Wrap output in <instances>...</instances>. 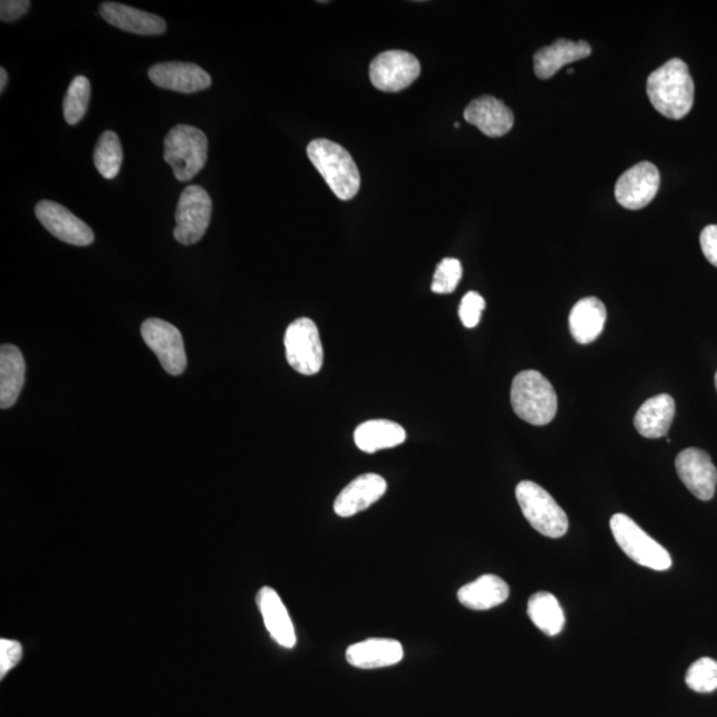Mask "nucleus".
Here are the masks:
<instances>
[{"mask_svg":"<svg viewBox=\"0 0 717 717\" xmlns=\"http://www.w3.org/2000/svg\"><path fill=\"white\" fill-rule=\"evenodd\" d=\"M647 94L665 118H686L694 107L695 86L685 61L671 59L655 70L647 79Z\"/></svg>","mask_w":717,"mask_h":717,"instance_id":"obj_1","label":"nucleus"},{"mask_svg":"<svg viewBox=\"0 0 717 717\" xmlns=\"http://www.w3.org/2000/svg\"><path fill=\"white\" fill-rule=\"evenodd\" d=\"M307 156L339 200L350 201L359 193L358 166L339 143L326 139L312 140L307 147Z\"/></svg>","mask_w":717,"mask_h":717,"instance_id":"obj_2","label":"nucleus"},{"mask_svg":"<svg viewBox=\"0 0 717 717\" xmlns=\"http://www.w3.org/2000/svg\"><path fill=\"white\" fill-rule=\"evenodd\" d=\"M511 407L531 426H546L556 418L558 400L551 382L541 372L522 371L511 382Z\"/></svg>","mask_w":717,"mask_h":717,"instance_id":"obj_3","label":"nucleus"},{"mask_svg":"<svg viewBox=\"0 0 717 717\" xmlns=\"http://www.w3.org/2000/svg\"><path fill=\"white\" fill-rule=\"evenodd\" d=\"M163 149V160L181 182L195 179L208 161L207 135L196 127L180 125L170 129Z\"/></svg>","mask_w":717,"mask_h":717,"instance_id":"obj_4","label":"nucleus"},{"mask_svg":"<svg viewBox=\"0 0 717 717\" xmlns=\"http://www.w3.org/2000/svg\"><path fill=\"white\" fill-rule=\"evenodd\" d=\"M516 497L526 520L542 536L559 538L568 532V516L541 485L521 481L517 485Z\"/></svg>","mask_w":717,"mask_h":717,"instance_id":"obj_5","label":"nucleus"},{"mask_svg":"<svg viewBox=\"0 0 717 717\" xmlns=\"http://www.w3.org/2000/svg\"><path fill=\"white\" fill-rule=\"evenodd\" d=\"M610 529L619 548L634 562L657 571L671 568V556L668 555L664 546L648 536L630 517L621 514L614 515L610 520Z\"/></svg>","mask_w":717,"mask_h":717,"instance_id":"obj_6","label":"nucleus"},{"mask_svg":"<svg viewBox=\"0 0 717 717\" xmlns=\"http://www.w3.org/2000/svg\"><path fill=\"white\" fill-rule=\"evenodd\" d=\"M286 359L299 374L311 377L323 366V345L316 323L309 318L297 319L285 335Z\"/></svg>","mask_w":717,"mask_h":717,"instance_id":"obj_7","label":"nucleus"},{"mask_svg":"<svg viewBox=\"0 0 717 717\" xmlns=\"http://www.w3.org/2000/svg\"><path fill=\"white\" fill-rule=\"evenodd\" d=\"M213 202L202 187L183 189L176 209L175 238L181 245L200 242L210 225Z\"/></svg>","mask_w":717,"mask_h":717,"instance_id":"obj_8","label":"nucleus"},{"mask_svg":"<svg viewBox=\"0 0 717 717\" xmlns=\"http://www.w3.org/2000/svg\"><path fill=\"white\" fill-rule=\"evenodd\" d=\"M421 66L411 52L392 50L378 54L370 66L371 83L382 92H400L419 78Z\"/></svg>","mask_w":717,"mask_h":717,"instance_id":"obj_9","label":"nucleus"},{"mask_svg":"<svg viewBox=\"0 0 717 717\" xmlns=\"http://www.w3.org/2000/svg\"><path fill=\"white\" fill-rule=\"evenodd\" d=\"M143 341L152 350L169 375L179 377L188 366L182 335L175 326L161 319H148L141 326Z\"/></svg>","mask_w":717,"mask_h":717,"instance_id":"obj_10","label":"nucleus"},{"mask_svg":"<svg viewBox=\"0 0 717 717\" xmlns=\"http://www.w3.org/2000/svg\"><path fill=\"white\" fill-rule=\"evenodd\" d=\"M676 472L691 494L701 501L713 500L717 484V469L711 456L698 448H687L676 457Z\"/></svg>","mask_w":717,"mask_h":717,"instance_id":"obj_11","label":"nucleus"},{"mask_svg":"<svg viewBox=\"0 0 717 717\" xmlns=\"http://www.w3.org/2000/svg\"><path fill=\"white\" fill-rule=\"evenodd\" d=\"M659 186L658 168L651 162H639L619 177L616 198L626 209H644L657 196Z\"/></svg>","mask_w":717,"mask_h":717,"instance_id":"obj_12","label":"nucleus"},{"mask_svg":"<svg viewBox=\"0 0 717 717\" xmlns=\"http://www.w3.org/2000/svg\"><path fill=\"white\" fill-rule=\"evenodd\" d=\"M36 215L40 223L60 241L73 246H88L94 241L92 229L63 205L40 201L37 205Z\"/></svg>","mask_w":717,"mask_h":717,"instance_id":"obj_13","label":"nucleus"},{"mask_svg":"<svg viewBox=\"0 0 717 717\" xmlns=\"http://www.w3.org/2000/svg\"><path fill=\"white\" fill-rule=\"evenodd\" d=\"M148 77L155 86L180 93L200 92L211 86V78L207 71L200 66L183 61L155 64L150 67Z\"/></svg>","mask_w":717,"mask_h":717,"instance_id":"obj_14","label":"nucleus"},{"mask_svg":"<svg viewBox=\"0 0 717 717\" xmlns=\"http://www.w3.org/2000/svg\"><path fill=\"white\" fill-rule=\"evenodd\" d=\"M464 119L475 126L488 138H502L515 126L511 109L494 96H481L470 102L464 111Z\"/></svg>","mask_w":717,"mask_h":717,"instance_id":"obj_15","label":"nucleus"},{"mask_svg":"<svg viewBox=\"0 0 717 717\" xmlns=\"http://www.w3.org/2000/svg\"><path fill=\"white\" fill-rule=\"evenodd\" d=\"M386 491L385 478L375 474L361 475L340 491L333 502V511L339 517H352L378 502Z\"/></svg>","mask_w":717,"mask_h":717,"instance_id":"obj_16","label":"nucleus"},{"mask_svg":"<svg viewBox=\"0 0 717 717\" xmlns=\"http://www.w3.org/2000/svg\"><path fill=\"white\" fill-rule=\"evenodd\" d=\"M100 13L109 24L138 36H161L167 31V22L161 17L131 6L104 2L100 6Z\"/></svg>","mask_w":717,"mask_h":717,"instance_id":"obj_17","label":"nucleus"},{"mask_svg":"<svg viewBox=\"0 0 717 717\" xmlns=\"http://www.w3.org/2000/svg\"><path fill=\"white\" fill-rule=\"evenodd\" d=\"M405 657L400 641L368 639L347 648L348 664L360 669H375L400 664Z\"/></svg>","mask_w":717,"mask_h":717,"instance_id":"obj_18","label":"nucleus"},{"mask_svg":"<svg viewBox=\"0 0 717 717\" xmlns=\"http://www.w3.org/2000/svg\"><path fill=\"white\" fill-rule=\"evenodd\" d=\"M257 605L262 614L266 628L279 646L292 648L297 645V635L282 599L271 587H263L257 596Z\"/></svg>","mask_w":717,"mask_h":717,"instance_id":"obj_19","label":"nucleus"},{"mask_svg":"<svg viewBox=\"0 0 717 717\" xmlns=\"http://www.w3.org/2000/svg\"><path fill=\"white\" fill-rule=\"evenodd\" d=\"M591 46L585 40L558 39L556 43L544 47L535 53V72L537 78L546 80L555 77L562 67L590 57Z\"/></svg>","mask_w":717,"mask_h":717,"instance_id":"obj_20","label":"nucleus"},{"mask_svg":"<svg viewBox=\"0 0 717 717\" xmlns=\"http://www.w3.org/2000/svg\"><path fill=\"white\" fill-rule=\"evenodd\" d=\"M509 586L494 574H485L474 582L462 586L457 598L467 609L484 611L500 606L509 598Z\"/></svg>","mask_w":717,"mask_h":717,"instance_id":"obj_21","label":"nucleus"},{"mask_svg":"<svg viewBox=\"0 0 717 717\" xmlns=\"http://www.w3.org/2000/svg\"><path fill=\"white\" fill-rule=\"evenodd\" d=\"M606 307L596 297L580 299L569 317L570 332L579 345H590L605 329Z\"/></svg>","mask_w":717,"mask_h":717,"instance_id":"obj_22","label":"nucleus"},{"mask_svg":"<svg viewBox=\"0 0 717 717\" xmlns=\"http://www.w3.org/2000/svg\"><path fill=\"white\" fill-rule=\"evenodd\" d=\"M675 418L673 396L661 394L648 399L635 415L634 426L647 439H659L668 434Z\"/></svg>","mask_w":717,"mask_h":717,"instance_id":"obj_23","label":"nucleus"},{"mask_svg":"<svg viewBox=\"0 0 717 717\" xmlns=\"http://www.w3.org/2000/svg\"><path fill=\"white\" fill-rule=\"evenodd\" d=\"M26 380V361L19 348L3 345L0 348V407L16 405Z\"/></svg>","mask_w":717,"mask_h":717,"instance_id":"obj_24","label":"nucleus"},{"mask_svg":"<svg viewBox=\"0 0 717 717\" xmlns=\"http://www.w3.org/2000/svg\"><path fill=\"white\" fill-rule=\"evenodd\" d=\"M406 437L405 428L389 420L366 421L353 434L355 444L366 454L398 447L406 441Z\"/></svg>","mask_w":717,"mask_h":717,"instance_id":"obj_25","label":"nucleus"},{"mask_svg":"<svg viewBox=\"0 0 717 717\" xmlns=\"http://www.w3.org/2000/svg\"><path fill=\"white\" fill-rule=\"evenodd\" d=\"M528 616L532 624L549 637H556L564 630L565 616L562 607L550 592L539 591L530 597Z\"/></svg>","mask_w":717,"mask_h":717,"instance_id":"obj_26","label":"nucleus"},{"mask_svg":"<svg viewBox=\"0 0 717 717\" xmlns=\"http://www.w3.org/2000/svg\"><path fill=\"white\" fill-rule=\"evenodd\" d=\"M122 160L125 155H122L119 136L112 131H106L96 143L93 152L96 169L104 179L112 180L119 175Z\"/></svg>","mask_w":717,"mask_h":717,"instance_id":"obj_27","label":"nucleus"},{"mask_svg":"<svg viewBox=\"0 0 717 717\" xmlns=\"http://www.w3.org/2000/svg\"><path fill=\"white\" fill-rule=\"evenodd\" d=\"M91 100V83L86 77H77L68 87L63 100L64 119L70 126L83 120Z\"/></svg>","mask_w":717,"mask_h":717,"instance_id":"obj_28","label":"nucleus"},{"mask_svg":"<svg viewBox=\"0 0 717 717\" xmlns=\"http://www.w3.org/2000/svg\"><path fill=\"white\" fill-rule=\"evenodd\" d=\"M686 683L695 693L708 694L717 689V660L701 658L688 668Z\"/></svg>","mask_w":717,"mask_h":717,"instance_id":"obj_29","label":"nucleus"},{"mask_svg":"<svg viewBox=\"0 0 717 717\" xmlns=\"http://www.w3.org/2000/svg\"><path fill=\"white\" fill-rule=\"evenodd\" d=\"M462 278V266L459 259L444 258L437 265L434 282L430 286L436 293H450L456 290Z\"/></svg>","mask_w":717,"mask_h":717,"instance_id":"obj_30","label":"nucleus"},{"mask_svg":"<svg viewBox=\"0 0 717 717\" xmlns=\"http://www.w3.org/2000/svg\"><path fill=\"white\" fill-rule=\"evenodd\" d=\"M485 306H487L485 299L476 291H469L467 296H464L459 307V317L467 329H475L480 323Z\"/></svg>","mask_w":717,"mask_h":717,"instance_id":"obj_31","label":"nucleus"},{"mask_svg":"<svg viewBox=\"0 0 717 717\" xmlns=\"http://www.w3.org/2000/svg\"><path fill=\"white\" fill-rule=\"evenodd\" d=\"M22 645L19 641L0 640V678L3 679L19 664L20 659H22Z\"/></svg>","mask_w":717,"mask_h":717,"instance_id":"obj_32","label":"nucleus"},{"mask_svg":"<svg viewBox=\"0 0 717 717\" xmlns=\"http://www.w3.org/2000/svg\"><path fill=\"white\" fill-rule=\"evenodd\" d=\"M30 0H2L0 3V19L3 22H13L30 10Z\"/></svg>","mask_w":717,"mask_h":717,"instance_id":"obj_33","label":"nucleus"},{"mask_svg":"<svg viewBox=\"0 0 717 717\" xmlns=\"http://www.w3.org/2000/svg\"><path fill=\"white\" fill-rule=\"evenodd\" d=\"M703 255L717 268V225H709L700 235Z\"/></svg>","mask_w":717,"mask_h":717,"instance_id":"obj_34","label":"nucleus"},{"mask_svg":"<svg viewBox=\"0 0 717 717\" xmlns=\"http://www.w3.org/2000/svg\"><path fill=\"white\" fill-rule=\"evenodd\" d=\"M7 80H9V74H7L4 68H0V92L2 93L7 86Z\"/></svg>","mask_w":717,"mask_h":717,"instance_id":"obj_35","label":"nucleus"},{"mask_svg":"<svg viewBox=\"0 0 717 717\" xmlns=\"http://www.w3.org/2000/svg\"><path fill=\"white\" fill-rule=\"evenodd\" d=\"M715 387H716V391H717V372L715 374Z\"/></svg>","mask_w":717,"mask_h":717,"instance_id":"obj_36","label":"nucleus"}]
</instances>
